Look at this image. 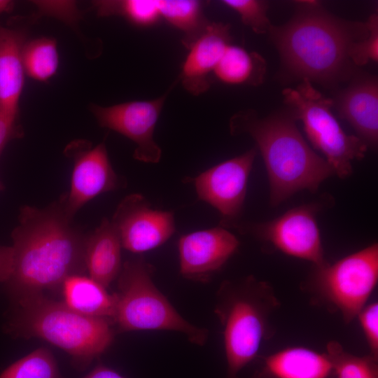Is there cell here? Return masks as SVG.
<instances>
[{
	"label": "cell",
	"mask_w": 378,
	"mask_h": 378,
	"mask_svg": "<svg viewBox=\"0 0 378 378\" xmlns=\"http://www.w3.org/2000/svg\"><path fill=\"white\" fill-rule=\"evenodd\" d=\"M23 136L24 131L19 123V117L0 113V155L9 141Z\"/></svg>",
	"instance_id": "obj_30"
},
{
	"label": "cell",
	"mask_w": 378,
	"mask_h": 378,
	"mask_svg": "<svg viewBox=\"0 0 378 378\" xmlns=\"http://www.w3.org/2000/svg\"><path fill=\"white\" fill-rule=\"evenodd\" d=\"M63 302L74 311L91 317L107 318L113 321L117 297L106 288L85 274L67 277L62 286Z\"/></svg>",
	"instance_id": "obj_20"
},
{
	"label": "cell",
	"mask_w": 378,
	"mask_h": 378,
	"mask_svg": "<svg viewBox=\"0 0 378 378\" xmlns=\"http://www.w3.org/2000/svg\"><path fill=\"white\" fill-rule=\"evenodd\" d=\"M368 34L351 46L349 57L355 66L378 61V15L372 13L365 22Z\"/></svg>",
	"instance_id": "obj_28"
},
{
	"label": "cell",
	"mask_w": 378,
	"mask_h": 378,
	"mask_svg": "<svg viewBox=\"0 0 378 378\" xmlns=\"http://www.w3.org/2000/svg\"><path fill=\"white\" fill-rule=\"evenodd\" d=\"M88 234L74 224L62 197L43 209L21 207L11 233L13 271L6 283L14 302L61 292L67 277L87 272Z\"/></svg>",
	"instance_id": "obj_1"
},
{
	"label": "cell",
	"mask_w": 378,
	"mask_h": 378,
	"mask_svg": "<svg viewBox=\"0 0 378 378\" xmlns=\"http://www.w3.org/2000/svg\"><path fill=\"white\" fill-rule=\"evenodd\" d=\"M368 32L365 22L340 19L318 1H298L291 19L268 34L286 75L331 87L355 75L349 51Z\"/></svg>",
	"instance_id": "obj_2"
},
{
	"label": "cell",
	"mask_w": 378,
	"mask_h": 378,
	"mask_svg": "<svg viewBox=\"0 0 378 378\" xmlns=\"http://www.w3.org/2000/svg\"><path fill=\"white\" fill-rule=\"evenodd\" d=\"M111 221L122 247L134 253L162 245L176 230L173 212L153 209L138 193L128 195L120 202Z\"/></svg>",
	"instance_id": "obj_13"
},
{
	"label": "cell",
	"mask_w": 378,
	"mask_h": 378,
	"mask_svg": "<svg viewBox=\"0 0 378 378\" xmlns=\"http://www.w3.org/2000/svg\"><path fill=\"white\" fill-rule=\"evenodd\" d=\"M25 31L0 26V113L19 117L24 84L22 49Z\"/></svg>",
	"instance_id": "obj_17"
},
{
	"label": "cell",
	"mask_w": 378,
	"mask_h": 378,
	"mask_svg": "<svg viewBox=\"0 0 378 378\" xmlns=\"http://www.w3.org/2000/svg\"><path fill=\"white\" fill-rule=\"evenodd\" d=\"M279 305L273 287L252 275L221 283L214 313L223 327L225 378H239L263 341L272 336L270 317Z\"/></svg>",
	"instance_id": "obj_4"
},
{
	"label": "cell",
	"mask_w": 378,
	"mask_h": 378,
	"mask_svg": "<svg viewBox=\"0 0 378 378\" xmlns=\"http://www.w3.org/2000/svg\"><path fill=\"white\" fill-rule=\"evenodd\" d=\"M229 125L232 135L247 134L255 141L266 167L272 206L300 190L315 192L335 174L327 161L307 144L289 113L262 118L253 110L240 111Z\"/></svg>",
	"instance_id": "obj_3"
},
{
	"label": "cell",
	"mask_w": 378,
	"mask_h": 378,
	"mask_svg": "<svg viewBox=\"0 0 378 378\" xmlns=\"http://www.w3.org/2000/svg\"><path fill=\"white\" fill-rule=\"evenodd\" d=\"M282 94L289 114L302 122L310 143L325 156L334 174L341 178L350 176L352 162L363 159L368 147L359 137L343 130L332 113V99L306 79L296 88H285Z\"/></svg>",
	"instance_id": "obj_7"
},
{
	"label": "cell",
	"mask_w": 378,
	"mask_h": 378,
	"mask_svg": "<svg viewBox=\"0 0 378 378\" xmlns=\"http://www.w3.org/2000/svg\"><path fill=\"white\" fill-rule=\"evenodd\" d=\"M64 153L74 163L69 191L61 196L71 218L97 196L125 186L114 171L104 142L92 146L87 140L76 139L66 146Z\"/></svg>",
	"instance_id": "obj_10"
},
{
	"label": "cell",
	"mask_w": 378,
	"mask_h": 378,
	"mask_svg": "<svg viewBox=\"0 0 378 378\" xmlns=\"http://www.w3.org/2000/svg\"><path fill=\"white\" fill-rule=\"evenodd\" d=\"M256 153V148H253L185 180L193 184L200 200L218 211L223 227L238 223Z\"/></svg>",
	"instance_id": "obj_11"
},
{
	"label": "cell",
	"mask_w": 378,
	"mask_h": 378,
	"mask_svg": "<svg viewBox=\"0 0 378 378\" xmlns=\"http://www.w3.org/2000/svg\"><path fill=\"white\" fill-rule=\"evenodd\" d=\"M13 8V2L11 1L0 0V15L9 12Z\"/></svg>",
	"instance_id": "obj_33"
},
{
	"label": "cell",
	"mask_w": 378,
	"mask_h": 378,
	"mask_svg": "<svg viewBox=\"0 0 378 378\" xmlns=\"http://www.w3.org/2000/svg\"><path fill=\"white\" fill-rule=\"evenodd\" d=\"M83 378H125L120 374L104 365L96 366L90 373Z\"/></svg>",
	"instance_id": "obj_32"
},
{
	"label": "cell",
	"mask_w": 378,
	"mask_h": 378,
	"mask_svg": "<svg viewBox=\"0 0 378 378\" xmlns=\"http://www.w3.org/2000/svg\"><path fill=\"white\" fill-rule=\"evenodd\" d=\"M94 6L100 16H122L138 27L151 26L161 18L158 0L97 1Z\"/></svg>",
	"instance_id": "obj_24"
},
{
	"label": "cell",
	"mask_w": 378,
	"mask_h": 378,
	"mask_svg": "<svg viewBox=\"0 0 378 378\" xmlns=\"http://www.w3.org/2000/svg\"><path fill=\"white\" fill-rule=\"evenodd\" d=\"M220 2L236 12L242 22L256 34H268L272 24L267 14V2L260 0H223Z\"/></svg>",
	"instance_id": "obj_27"
},
{
	"label": "cell",
	"mask_w": 378,
	"mask_h": 378,
	"mask_svg": "<svg viewBox=\"0 0 378 378\" xmlns=\"http://www.w3.org/2000/svg\"><path fill=\"white\" fill-rule=\"evenodd\" d=\"M320 203L301 205L266 223L234 226L244 232L268 241L290 256L312 262L314 267L325 265L316 213Z\"/></svg>",
	"instance_id": "obj_9"
},
{
	"label": "cell",
	"mask_w": 378,
	"mask_h": 378,
	"mask_svg": "<svg viewBox=\"0 0 378 378\" xmlns=\"http://www.w3.org/2000/svg\"><path fill=\"white\" fill-rule=\"evenodd\" d=\"M168 92L150 100H136L110 106L96 104L90 110L99 125L130 139L136 144L134 158L146 163L160 160L162 150L154 140V131Z\"/></svg>",
	"instance_id": "obj_12"
},
{
	"label": "cell",
	"mask_w": 378,
	"mask_h": 378,
	"mask_svg": "<svg viewBox=\"0 0 378 378\" xmlns=\"http://www.w3.org/2000/svg\"><path fill=\"white\" fill-rule=\"evenodd\" d=\"M266 64L257 52L230 44L214 73V77L229 85L256 86L263 82Z\"/></svg>",
	"instance_id": "obj_21"
},
{
	"label": "cell",
	"mask_w": 378,
	"mask_h": 378,
	"mask_svg": "<svg viewBox=\"0 0 378 378\" xmlns=\"http://www.w3.org/2000/svg\"><path fill=\"white\" fill-rule=\"evenodd\" d=\"M160 17L182 33V43L189 48L211 21L204 15L202 1L158 0Z\"/></svg>",
	"instance_id": "obj_22"
},
{
	"label": "cell",
	"mask_w": 378,
	"mask_h": 378,
	"mask_svg": "<svg viewBox=\"0 0 378 378\" xmlns=\"http://www.w3.org/2000/svg\"><path fill=\"white\" fill-rule=\"evenodd\" d=\"M357 318L370 350V354L378 358V302L366 304Z\"/></svg>",
	"instance_id": "obj_29"
},
{
	"label": "cell",
	"mask_w": 378,
	"mask_h": 378,
	"mask_svg": "<svg viewBox=\"0 0 378 378\" xmlns=\"http://www.w3.org/2000/svg\"><path fill=\"white\" fill-rule=\"evenodd\" d=\"M341 118L346 120L367 146L378 141V81L375 76L356 74L352 81L332 99Z\"/></svg>",
	"instance_id": "obj_16"
},
{
	"label": "cell",
	"mask_w": 378,
	"mask_h": 378,
	"mask_svg": "<svg viewBox=\"0 0 378 378\" xmlns=\"http://www.w3.org/2000/svg\"><path fill=\"white\" fill-rule=\"evenodd\" d=\"M0 378H61L51 351L40 347L8 366Z\"/></svg>",
	"instance_id": "obj_26"
},
{
	"label": "cell",
	"mask_w": 378,
	"mask_h": 378,
	"mask_svg": "<svg viewBox=\"0 0 378 378\" xmlns=\"http://www.w3.org/2000/svg\"><path fill=\"white\" fill-rule=\"evenodd\" d=\"M4 188V187L2 183L0 181V191L2 190Z\"/></svg>",
	"instance_id": "obj_34"
},
{
	"label": "cell",
	"mask_w": 378,
	"mask_h": 378,
	"mask_svg": "<svg viewBox=\"0 0 378 378\" xmlns=\"http://www.w3.org/2000/svg\"><path fill=\"white\" fill-rule=\"evenodd\" d=\"M154 267L140 255L122 264L118 276L117 303L113 322L120 332L171 330L190 342L203 346L209 331L189 323L176 310L153 281Z\"/></svg>",
	"instance_id": "obj_6"
},
{
	"label": "cell",
	"mask_w": 378,
	"mask_h": 378,
	"mask_svg": "<svg viewBox=\"0 0 378 378\" xmlns=\"http://www.w3.org/2000/svg\"><path fill=\"white\" fill-rule=\"evenodd\" d=\"M17 305L6 327L10 335L46 340L81 365L102 354L113 341L114 324L110 318L80 314L62 301L45 295Z\"/></svg>",
	"instance_id": "obj_5"
},
{
	"label": "cell",
	"mask_w": 378,
	"mask_h": 378,
	"mask_svg": "<svg viewBox=\"0 0 378 378\" xmlns=\"http://www.w3.org/2000/svg\"><path fill=\"white\" fill-rule=\"evenodd\" d=\"M121 248L118 232L106 218L88 234L85 248L86 272L90 277L106 288L121 271Z\"/></svg>",
	"instance_id": "obj_19"
},
{
	"label": "cell",
	"mask_w": 378,
	"mask_h": 378,
	"mask_svg": "<svg viewBox=\"0 0 378 378\" xmlns=\"http://www.w3.org/2000/svg\"><path fill=\"white\" fill-rule=\"evenodd\" d=\"M335 378H378V358L371 355L358 356L346 351L336 341L326 346Z\"/></svg>",
	"instance_id": "obj_25"
},
{
	"label": "cell",
	"mask_w": 378,
	"mask_h": 378,
	"mask_svg": "<svg viewBox=\"0 0 378 378\" xmlns=\"http://www.w3.org/2000/svg\"><path fill=\"white\" fill-rule=\"evenodd\" d=\"M239 245L237 238L222 226L182 235L178 242L181 276L191 281L207 282Z\"/></svg>",
	"instance_id": "obj_14"
},
{
	"label": "cell",
	"mask_w": 378,
	"mask_h": 378,
	"mask_svg": "<svg viewBox=\"0 0 378 378\" xmlns=\"http://www.w3.org/2000/svg\"><path fill=\"white\" fill-rule=\"evenodd\" d=\"M22 61L26 75L40 82L48 80L59 66L56 41L50 37L27 41L22 49Z\"/></svg>",
	"instance_id": "obj_23"
},
{
	"label": "cell",
	"mask_w": 378,
	"mask_h": 378,
	"mask_svg": "<svg viewBox=\"0 0 378 378\" xmlns=\"http://www.w3.org/2000/svg\"><path fill=\"white\" fill-rule=\"evenodd\" d=\"M377 281L378 244L374 243L332 264L315 267L310 284L349 324L366 305Z\"/></svg>",
	"instance_id": "obj_8"
},
{
	"label": "cell",
	"mask_w": 378,
	"mask_h": 378,
	"mask_svg": "<svg viewBox=\"0 0 378 378\" xmlns=\"http://www.w3.org/2000/svg\"><path fill=\"white\" fill-rule=\"evenodd\" d=\"M255 378H335L327 353L303 346H292L263 358Z\"/></svg>",
	"instance_id": "obj_18"
},
{
	"label": "cell",
	"mask_w": 378,
	"mask_h": 378,
	"mask_svg": "<svg viewBox=\"0 0 378 378\" xmlns=\"http://www.w3.org/2000/svg\"><path fill=\"white\" fill-rule=\"evenodd\" d=\"M230 43V26L211 22L188 48L183 62L179 80L187 92L198 96L210 88L214 71Z\"/></svg>",
	"instance_id": "obj_15"
},
{
	"label": "cell",
	"mask_w": 378,
	"mask_h": 378,
	"mask_svg": "<svg viewBox=\"0 0 378 378\" xmlns=\"http://www.w3.org/2000/svg\"><path fill=\"white\" fill-rule=\"evenodd\" d=\"M13 266V249L11 246H0V282L10 279Z\"/></svg>",
	"instance_id": "obj_31"
}]
</instances>
